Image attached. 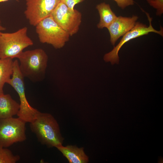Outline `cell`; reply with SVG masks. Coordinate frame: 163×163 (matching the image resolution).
I'll return each instance as SVG.
<instances>
[{"label": "cell", "instance_id": "obj_10", "mask_svg": "<svg viewBox=\"0 0 163 163\" xmlns=\"http://www.w3.org/2000/svg\"><path fill=\"white\" fill-rule=\"evenodd\" d=\"M138 17H117L107 28L110 35V41L113 45L121 37L123 36L134 26Z\"/></svg>", "mask_w": 163, "mask_h": 163}, {"label": "cell", "instance_id": "obj_11", "mask_svg": "<svg viewBox=\"0 0 163 163\" xmlns=\"http://www.w3.org/2000/svg\"><path fill=\"white\" fill-rule=\"evenodd\" d=\"M56 148L63 154L70 163H87L89 158L85 154L83 147L78 148L75 145H62Z\"/></svg>", "mask_w": 163, "mask_h": 163}, {"label": "cell", "instance_id": "obj_16", "mask_svg": "<svg viewBox=\"0 0 163 163\" xmlns=\"http://www.w3.org/2000/svg\"><path fill=\"white\" fill-rule=\"evenodd\" d=\"M151 6L157 9V15L160 16L163 12V0H147Z\"/></svg>", "mask_w": 163, "mask_h": 163}, {"label": "cell", "instance_id": "obj_19", "mask_svg": "<svg viewBox=\"0 0 163 163\" xmlns=\"http://www.w3.org/2000/svg\"><path fill=\"white\" fill-rule=\"evenodd\" d=\"M1 21H0V35L2 33L1 31L5 30L6 28L5 27L2 26L1 24Z\"/></svg>", "mask_w": 163, "mask_h": 163}, {"label": "cell", "instance_id": "obj_7", "mask_svg": "<svg viewBox=\"0 0 163 163\" xmlns=\"http://www.w3.org/2000/svg\"><path fill=\"white\" fill-rule=\"evenodd\" d=\"M51 16L64 30L72 36L77 33L82 22V14L78 10L70 9L60 2Z\"/></svg>", "mask_w": 163, "mask_h": 163}, {"label": "cell", "instance_id": "obj_17", "mask_svg": "<svg viewBox=\"0 0 163 163\" xmlns=\"http://www.w3.org/2000/svg\"><path fill=\"white\" fill-rule=\"evenodd\" d=\"M84 0H61L70 10H73L75 9V5L81 2Z\"/></svg>", "mask_w": 163, "mask_h": 163}, {"label": "cell", "instance_id": "obj_15", "mask_svg": "<svg viewBox=\"0 0 163 163\" xmlns=\"http://www.w3.org/2000/svg\"><path fill=\"white\" fill-rule=\"evenodd\" d=\"M20 158L19 156L14 155L7 148L0 145V163H15Z\"/></svg>", "mask_w": 163, "mask_h": 163}, {"label": "cell", "instance_id": "obj_4", "mask_svg": "<svg viewBox=\"0 0 163 163\" xmlns=\"http://www.w3.org/2000/svg\"><path fill=\"white\" fill-rule=\"evenodd\" d=\"M24 78L19 69L18 61L16 59L14 61L12 75L7 83L14 88L19 97L20 109L17 114L18 117L30 123L36 118L40 112L31 107L27 100Z\"/></svg>", "mask_w": 163, "mask_h": 163}, {"label": "cell", "instance_id": "obj_5", "mask_svg": "<svg viewBox=\"0 0 163 163\" xmlns=\"http://www.w3.org/2000/svg\"><path fill=\"white\" fill-rule=\"evenodd\" d=\"M40 43L52 45L56 49L62 47L69 41V34L61 27L51 16L40 21L35 26Z\"/></svg>", "mask_w": 163, "mask_h": 163}, {"label": "cell", "instance_id": "obj_14", "mask_svg": "<svg viewBox=\"0 0 163 163\" xmlns=\"http://www.w3.org/2000/svg\"><path fill=\"white\" fill-rule=\"evenodd\" d=\"M13 66V59H0V94L4 93V85L12 76Z\"/></svg>", "mask_w": 163, "mask_h": 163}, {"label": "cell", "instance_id": "obj_9", "mask_svg": "<svg viewBox=\"0 0 163 163\" xmlns=\"http://www.w3.org/2000/svg\"><path fill=\"white\" fill-rule=\"evenodd\" d=\"M25 16L32 26H36L41 21L51 16L61 0H25Z\"/></svg>", "mask_w": 163, "mask_h": 163}, {"label": "cell", "instance_id": "obj_1", "mask_svg": "<svg viewBox=\"0 0 163 163\" xmlns=\"http://www.w3.org/2000/svg\"><path fill=\"white\" fill-rule=\"evenodd\" d=\"M30 123L31 131L38 140L48 147H56L62 145L64 138L59 125L50 114L40 112L36 118Z\"/></svg>", "mask_w": 163, "mask_h": 163}, {"label": "cell", "instance_id": "obj_20", "mask_svg": "<svg viewBox=\"0 0 163 163\" xmlns=\"http://www.w3.org/2000/svg\"><path fill=\"white\" fill-rule=\"evenodd\" d=\"M8 0H0V3L2 2H6ZM15 0L17 1H18V0Z\"/></svg>", "mask_w": 163, "mask_h": 163}, {"label": "cell", "instance_id": "obj_13", "mask_svg": "<svg viewBox=\"0 0 163 163\" xmlns=\"http://www.w3.org/2000/svg\"><path fill=\"white\" fill-rule=\"evenodd\" d=\"M96 8L100 16V21L97 25V27L100 29L107 28L117 16L112 10L109 5L104 2L97 5Z\"/></svg>", "mask_w": 163, "mask_h": 163}, {"label": "cell", "instance_id": "obj_6", "mask_svg": "<svg viewBox=\"0 0 163 163\" xmlns=\"http://www.w3.org/2000/svg\"><path fill=\"white\" fill-rule=\"evenodd\" d=\"M26 123L19 117L0 119V145L8 148L25 141Z\"/></svg>", "mask_w": 163, "mask_h": 163}, {"label": "cell", "instance_id": "obj_18", "mask_svg": "<svg viewBox=\"0 0 163 163\" xmlns=\"http://www.w3.org/2000/svg\"><path fill=\"white\" fill-rule=\"evenodd\" d=\"M115 1L118 6L122 9L126 7L129 5L134 4L133 0H113Z\"/></svg>", "mask_w": 163, "mask_h": 163}, {"label": "cell", "instance_id": "obj_12", "mask_svg": "<svg viewBox=\"0 0 163 163\" xmlns=\"http://www.w3.org/2000/svg\"><path fill=\"white\" fill-rule=\"evenodd\" d=\"M20 104L9 94H0V119L13 117L17 114Z\"/></svg>", "mask_w": 163, "mask_h": 163}, {"label": "cell", "instance_id": "obj_2", "mask_svg": "<svg viewBox=\"0 0 163 163\" xmlns=\"http://www.w3.org/2000/svg\"><path fill=\"white\" fill-rule=\"evenodd\" d=\"M17 58L20 70L24 78L34 82L44 79L48 57L43 50L39 48L23 51Z\"/></svg>", "mask_w": 163, "mask_h": 163}, {"label": "cell", "instance_id": "obj_3", "mask_svg": "<svg viewBox=\"0 0 163 163\" xmlns=\"http://www.w3.org/2000/svg\"><path fill=\"white\" fill-rule=\"evenodd\" d=\"M27 28L23 27L12 33L0 35V59L17 58L27 47L33 45L27 35Z\"/></svg>", "mask_w": 163, "mask_h": 163}, {"label": "cell", "instance_id": "obj_8", "mask_svg": "<svg viewBox=\"0 0 163 163\" xmlns=\"http://www.w3.org/2000/svg\"><path fill=\"white\" fill-rule=\"evenodd\" d=\"M149 22V25H146L139 22H136L134 27L125 34L119 43L110 52L106 54L104 57L106 62H110L112 65L118 63L119 62L118 52L122 46L130 40L138 37L153 32L163 36V30L161 28L159 31L155 29L152 27L151 21L152 18L150 17L149 14L145 12Z\"/></svg>", "mask_w": 163, "mask_h": 163}]
</instances>
